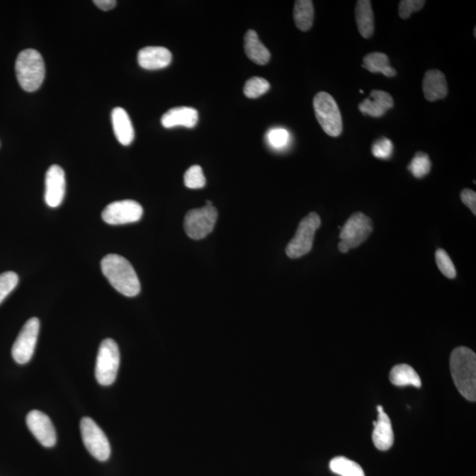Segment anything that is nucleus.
Wrapping results in <instances>:
<instances>
[{
    "label": "nucleus",
    "mask_w": 476,
    "mask_h": 476,
    "mask_svg": "<svg viewBox=\"0 0 476 476\" xmlns=\"http://www.w3.org/2000/svg\"><path fill=\"white\" fill-rule=\"evenodd\" d=\"M394 107V99L390 94L383 90H373L369 98L359 104L361 113L373 118L384 116L388 110Z\"/></svg>",
    "instance_id": "15"
},
{
    "label": "nucleus",
    "mask_w": 476,
    "mask_h": 476,
    "mask_svg": "<svg viewBox=\"0 0 476 476\" xmlns=\"http://www.w3.org/2000/svg\"><path fill=\"white\" fill-rule=\"evenodd\" d=\"M321 225L319 215L311 212L299 223L295 235L288 243L286 254L290 259H298L312 251L317 229Z\"/></svg>",
    "instance_id": "6"
},
{
    "label": "nucleus",
    "mask_w": 476,
    "mask_h": 476,
    "mask_svg": "<svg viewBox=\"0 0 476 476\" xmlns=\"http://www.w3.org/2000/svg\"><path fill=\"white\" fill-rule=\"evenodd\" d=\"M171 60V52L164 47H145L138 53V63L143 69L146 70L162 69L169 66Z\"/></svg>",
    "instance_id": "14"
},
{
    "label": "nucleus",
    "mask_w": 476,
    "mask_h": 476,
    "mask_svg": "<svg viewBox=\"0 0 476 476\" xmlns=\"http://www.w3.org/2000/svg\"><path fill=\"white\" fill-rule=\"evenodd\" d=\"M450 369L458 391L470 402H475V353L466 347H459L454 349L452 355H450Z\"/></svg>",
    "instance_id": "2"
},
{
    "label": "nucleus",
    "mask_w": 476,
    "mask_h": 476,
    "mask_svg": "<svg viewBox=\"0 0 476 476\" xmlns=\"http://www.w3.org/2000/svg\"><path fill=\"white\" fill-rule=\"evenodd\" d=\"M111 121L118 142L122 145L129 146L135 140V129L128 113L123 108H115L111 113Z\"/></svg>",
    "instance_id": "19"
},
{
    "label": "nucleus",
    "mask_w": 476,
    "mask_h": 476,
    "mask_svg": "<svg viewBox=\"0 0 476 476\" xmlns=\"http://www.w3.org/2000/svg\"><path fill=\"white\" fill-rule=\"evenodd\" d=\"M423 91L429 102L446 98L448 93L445 74L439 70H429L423 79Z\"/></svg>",
    "instance_id": "17"
},
{
    "label": "nucleus",
    "mask_w": 476,
    "mask_h": 476,
    "mask_svg": "<svg viewBox=\"0 0 476 476\" xmlns=\"http://www.w3.org/2000/svg\"><path fill=\"white\" fill-rule=\"evenodd\" d=\"M317 120L324 132L331 137L341 135L344 125L336 101L327 92L317 93L313 99Z\"/></svg>",
    "instance_id": "4"
},
{
    "label": "nucleus",
    "mask_w": 476,
    "mask_h": 476,
    "mask_svg": "<svg viewBox=\"0 0 476 476\" xmlns=\"http://www.w3.org/2000/svg\"><path fill=\"white\" fill-rule=\"evenodd\" d=\"M389 378L392 384L397 387H407V385H413L418 388L421 387L419 375L407 364H398L392 368Z\"/></svg>",
    "instance_id": "22"
},
{
    "label": "nucleus",
    "mask_w": 476,
    "mask_h": 476,
    "mask_svg": "<svg viewBox=\"0 0 476 476\" xmlns=\"http://www.w3.org/2000/svg\"><path fill=\"white\" fill-rule=\"evenodd\" d=\"M244 50L249 59L259 66L268 64L271 57L268 49L263 45L256 31L252 30H248L245 35Z\"/></svg>",
    "instance_id": "20"
},
{
    "label": "nucleus",
    "mask_w": 476,
    "mask_h": 476,
    "mask_svg": "<svg viewBox=\"0 0 476 476\" xmlns=\"http://www.w3.org/2000/svg\"><path fill=\"white\" fill-rule=\"evenodd\" d=\"M330 470L341 476H366L359 464L345 457H335L332 460Z\"/></svg>",
    "instance_id": "25"
},
{
    "label": "nucleus",
    "mask_w": 476,
    "mask_h": 476,
    "mask_svg": "<svg viewBox=\"0 0 476 476\" xmlns=\"http://www.w3.org/2000/svg\"><path fill=\"white\" fill-rule=\"evenodd\" d=\"M66 176L59 165H52L45 176V202L50 208L60 207L66 196Z\"/></svg>",
    "instance_id": "13"
},
{
    "label": "nucleus",
    "mask_w": 476,
    "mask_h": 476,
    "mask_svg": "<svg viewBox=\"0 0 476 476\" xmlns=\"http://www.w3.org/2000/svg\"><path fill=\"white\" fill-rule=\"evenodd\" d=\"M183 181L187 188L200 189L205 186V175L200 165H193L187 169Z\"/></svg>",
    "instance_id": "29"
},
{
    "label": "nucleus",
    "mask_w": 476,
    "mask_h": 476,
    "mask_svg": "<svg viewBox=\"0 0 476 476\" xmlns=\"http://www.w3.org/2000/svg\"><path fill=\"white\" fill-rule=\"evenodd\" d=\"M461 200L470 208V210L476 215V193L475 191L464 189L460 194Z\"/></svg>",
    "instance_id": "34"
},
{
    "label": "nucleus",
    "mask_w": 476,
    "mask_h": 476,
    "mask_svg": "<svg viewBox=\"0 0 476 476\" xmlns=\"http://www.w3.org/2000/svg\"><path fill=\"white\" fill-rule=\"evenodd\" d=\"M94 4L98 6L101 10L109 11L116 6L117 1H115V0H96Z\"/></svg>",
    "instance_id": "35"
},
{
    "label": "nucleus",
    "mask_w": 476,
    "mask_h": 476,
    "mask_svg": "<svg viewBox=\"0 0 476 476\" xmlns=\"http://www.w3.org/2000/svg\"><path fill=\"white\" fill-rule=\"evenodd\" d=\"M120 353L118 346L113 339H106L100 345L96 364L97 382L103 387H109L116 380Z\"/></svg>",
    "instance_id": "5"
},
{
    "label": "nucleus",
    "mask_w": 476,
    "mask_h": 476,
    "mask_svg": "<svg viewBox=\"0 0 476 476\" xmlns=\"http://www.w3.org/2000/svg\"><path fill=\"white\" fill-rule=\"evenodd\" d=\"M83 443L89 453L100 461H106L110 456V445L106 434L91 418L84 417L81 421Z\"/></svg>",
    "instance_id": "8"
},
{
    "label": "nucleus",
    "mask_w": 476,
    "mask_h": 476,
    "mask_svg": "<svg viewBox=\"0 0 476 476\" xmlns=\"http://www.w3.org/2000/svg\"><path fill=\"white\" fill-rule=\"evenodd\" d=\"M266 140L273 149L283 150L290 144V133L284 128H273L266 135Z\"/></svg>",
    "instance_id": "28"
},
{
    "label": "nucleus",
    "mask_w": 476,
    "mask_h": 476,
    "mask_svg": "<svg viewBox=\"0 0 476 476\" xmlns=\"http://www.w3.org/2000/svg\"><path fill=\"white\" fill-rule=\"evenodd\" d=\"M409 171L412 173L414 178H421L430 173L431 169V162L427 154L418 152L411 161Z\"/></svg>",
    "instance_id": "26"
},
{
    "label": "nucleus",
    "mask_w": 476,
    "mask_h": 476,
    "mask_svg": "<svg viewBox=\"0 0 476 476\" xmlns=\"http://www.w3.org/2000/svg\"><path fill=\"white\" fill-rule=\"evenodd\" d=\"M198 113L197 110L191 107H176L169 110L161 119L162 125L165 128H173L183 126L193 128L197 125Z\"/></svg>",
    "instance_id": "18"
},
{
    "label": "nucleus",
    "mask_w": 476,
    "mask_h": 476,
    "mask_svg": "<svg viewBox=\"0 0 476 476\" xmlns=\"http://www.w3.org/2000/svg\"><path fill=\"white\" fill-rule=\"evenodd\" d=\"M143 208L138 202L131 200L115 201L108 205L102 214L103 221L110 225H123L139 222Z\"/></svg>",
    "instance_id": "11"
},
{
    "label": "nucleus",
    "mask_w": 476,
    "mask_h": 476,
    "mask_svg": "<svg viewBox=\"0 0 476 476\" xmlns=\"http://www.w3.org/2000/svg\"><path fill=\"white\" fill-rule=\"evenodd\" d=\"M217 218V209L212 205L190 210L183 225L187 236L194 240L203 239L212 232Z\"/></svg>",
    "instance_id": "7"
},
{
    "label": "nucleus",
    "mask_w": 476,
    "mask_h": 476,
    "mask_svg": "<svg viewBox=\"0 0 476 476\" xmlns=\"http://www.w3.org/2000/svg\"><path fill=\"white\" fill-rule=\"evenodd\" d=\"M294 21L295 26L301 31H308L314 21V7L311 0H298L295 2Z\"/></svg>",
    "instance_id": "24"
},
{
    "label": "nucleus",
    "mask_w": 476,
    "mask_h": 476,
    "mask_svg": "<svg viewBox=\"0 0 476 476\" xmlns=\"http://www.w3.org/2000/svg\"><path fill=\"white\" fill-rule=\"evenodd\" d=\"M357 28L363 38L369 39L374 33V13L370 0H359L356 6Z\"/></svg>",
    "instance_id": "21"
},
{
    "label": "nucleus",
    "mask_w": 476,
    "mask_h": 476,
    "mask_svg": "<svg viewBox=\"0 0 476 476\" xmlns=\"http://www.w3.org/2000/svg\"><path fill=\"white\" fill-rule=\"evenodd\" d=\"M103 276L115 290L125 297L140 294V283L135 268L128 259L118 254L106 256L101 262Z\"/></svg>",
    "instance_id": "1"
},
{
    "label": "nucleus",
    "mask_w": 476,
    "mask_h": 476,
    "mask_svg": "<svg viewBox=\"0 0 476 476\" xmlns=\"http://www.w3.org/2000/svg\"><path fill=\"white\" fill-rule=\"evenodd\" d=\"M27 425L38 441L45 447H52L57 442V434L52 421L41 411L33 410L27 416Z\"/></svg>",
    "instance_id": "12"
},
{
    "label": "nucleus",
    "mask_w": 476,
    "mask_h": 476,
    "mask_svg": "<svg viewBox=\"0 0 476 476\" xmlns=\"http://www.w3.org/2000/svg\"><path fill=\"white\" fill-rule=\"evenodd\" d=\"M19 277L14 272H5L0 275V304L16 288Z\"/></svg>",
    "instance_id": "31"
},
{
    "label": "nucleus",
    "mask_w": 476,
    "mask_h": 476,
    "mask_svg": "<svg viewBox=\"0 0 476 476\" xmlns=\"http://www.w3.org/2000/svg\"><path fill=\"white\" fill-rule=\"evenodd\" d=\"M363 67L370 73H380L385 77H395L396 70L389 64V57L382 52L368 54L363 59Z\"/></svg>",
    "instance_id": "23"
},
{
    "label": "nucleus",
    "mask_w": 476,
    "mask_h": 476,
    "mask_svg": "<svg viewBox=\"0 0 476 476\" xmlns=\"http://www.w3.org/2000/svg\"><path fill=\"white\" fill-rule=\"evenodd\" d=\"M338 249L341 252H342V254H347V252L349 251V248L347 246V245H346L344 243H342L341 241L338 244Z\"/></svg>",
    "instance_id": "36"
},
{
    "label": "nucleus",
    "mask_w": 476,
    "mask_h": 476,
    "mask_svg": "<svg viewBox=\"0 0 476 476\" xmlns=\"http://www.w3.org/2000/svg\"><path fill=\"white\" fill-rule=\"evenodd\" d=\"M270 89V84L266 79L252 77L245 83L244 93L248 98L255 99L264 95Z\"/></svg>",
    "instance_id": "27"
},
{
    "label": "nucleus",
    "mask_w": 476,
    "mask_h": 476,
    "mask_svg": "<svg viewBox=\"0 0 476 476\" xmlns=\"http://www.w3.org/2000/svg\"><path fill=\"white\" fill-rule=\"evenodd\" d=\"M435 258L436 266L443 275L449 279H454L457 276V271L448 254L443 249H438L436 251Z\"/></svg>",
    "instance_id": "30"
},
{
    "label": "nucleus",
    "mask_w": 476,
    "mask_h": 476,
    "mask_svg": "<svg viewBox=\"0 0 476 476\" xmlns=\"http://www.w3.org/2000/svg\"><path fill=\"white\" fill-rule=\"evenodd\" d=\"M39 330L38 317H32L25 323L12 348V356L17 363L26 364L31 360L37 346Z\"/></svg>",
    "instance_id": "9"
},
{
    "label": "nucleus",
    "mask_w": 476,
    "mask_h": 476,
    "mask_svg": "<svg viewBox=\"0 0 476 476\" xmlns=\"http://www.w3.org/2000/svg\"><path fill=\"white\" fill-rule=\"evenodd\" d=\"M394 153V144L387 138L378 140L373 146V154L378 159L387 160Z\"/></svg>",
    "instance_id": "32"
},
{
    "label": "nucleus",
    "mask_w": 476,
    "mask_h": 476,
    "mask_svg": "<svg viewBox=\"0 0 476 476\" xmlns=\"http://www.w3.org/2000/svg\"><path fill=\"white\" fill-rule=\"evenodd\" d=\"M16 71L18 82L25 91H37L45 81V61L38 50H23L17 57Z\"/></svg>",
    "instance_id": "3"
},
{
    "label": "nucleus",
    "mask_w": 476,
    "mask_h": 476,
    "mask_svg": "<svg viewBox=\"0 0 476 476\" xmlns=\"http://www.w3.org/2000/svg\"><path fill=\"white\" fill-rule=\"evenodd\" d=\"M373 230V221L363 212H356L341 229V241L349 249H354L367 240Z\"/></svg>",
    "instance_id": "10"
},
{
    "label": "nucleus",
    "mask_w": 476,
    "mask_h": 476,
    "mask_svg": "<svg viewBox=\"0 0 476 476\" xmlns=\"http://www.w3.org/2000/svg\"><path fill=\"white\" fill-rule=\"evenodd\" d=\"M425 5L423 0H402L399 5V16L402 19H407L413 13L418 12Z\"/></svg>",
    "instance_id": "33"
},
{
    "label": "nucleus",
    "mask_w": 476,
    "mask_h": 476,
    "mask_svg": "<svg viewBox=\"0 0 476 476\" xmlns=\"http://www.w3.org/2000/svg\"><path fill=\"white\" fill-rule=\"evenodd\" d=\"M378 421H374L373 440L378 450L390 449L395 442V434L392 430L390 418L384 412L383 407L378 406Z\"/></svg>",
    "instance_id": "16"
}]
</instances>
